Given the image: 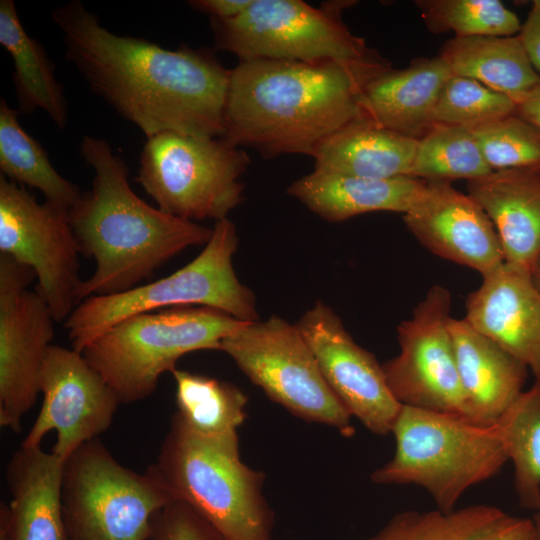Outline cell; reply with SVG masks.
Listing matches in <instances>:
<instances>
[{
  "label": "cell",
  "instance_id": "cell-1",
  "mask_svg": "<svg viewBox=\"0 0 540 540\" xmlns=\"http://www.w3.org/2000/svg\"><path fill=\"white\" fill-rule=\"evenodd\" d=\"M51 19L67 61L146 138L163 132L223 137L230 69L212 52L186 45L169 50L114 34L78 0L53 10Z\"/></svg>",
  "mask_w": 540,
  "mask_h": 540
},
{
  "label": "cell",
  "instance_id": "cell-2",
  "mask_svg": "<svg viewBox=\"0 0 540 540\" xmlns=\"http://www.w3.org/2000/svg\"><path fill=\"white\" fill-rule=\"evenodd\" d=\"M391 64L377 52L360 60L256 59L230 69L222 138L265 157L313 156L319 145L365 116V85Z\"/></svg>",
  "mask_w": 540,
  "mask_h": 540
},
{
  "label": "cell",
  "instance_id": "cell-3",
  "mask_svg": "<svg viewBox=\"0 0 540 540\" xmlns=\"http://www.w3.org/2000/svg\"><path fill=\"white\" fill-rule=\"evenodd\" d=\"M80 151L95 175L69 218L81 254L96 268L82 281L78 304L130 290L186 248L209 241L213 228L169 215L135 194L126 163L106 140L84 136Z\"/></svg>",
  "mask_w": 540,
  "mask_h": 540
},
{
  "label": "cell",
  "instance_id": "cell-4",
  "mask_svg": "<svg viewBox=\"0 0 540 540\" xmlns=\"http://www.w3.org/2000/svg\"><path fill=\"white\" fill-rule=\"evenodd\" d=\"M150 467L173 499L193 507L225 540H272L265 475L242 462L237 432L202 435L176 412Z\"/></svg>",
  "mask_w": 540,
  "mask_h": 540
},
{
  "label": "cell",
  "instance_id": "cell-5",
  "mask_svg": "<svg viewBox=\"0 0 540 540\" xmlns=\"http://www.w3.org/2000/svg\"><path fill=\"white\" fill-rule=\"evenodd\" d=\"M391 432L395 453L371 480L421 486L443 512L454 510L466 490L495 476L509 460L498 421L486 425L402 405Z\"/></svg>",
  "mask_w": 540,
  "mask_h": 540
},
{
  "label": "cell",
  "instance_id": "cell-6",
  "mask_svg": "<svg viewBox=\"0 0 540 540\" xmlns=\"http://www.w3.org/2000/svg\"><path fill=\"white\" fill-rule=\"evenodd\" d=\"M239 238L228 218L216 221L201 253L174 273L113 295L81 301L65 320L72 349H83L119 321L172 307L204 306L243 322L259 320L254 293L237 278L233 256Z\"/></svg>",
  "mask_w": 540,
  "mask_h": 540
},
{
  "label": "cell",
  "instance_id": "cell-7",
  "mask_svg": "<svg viewBox=\"0 0 540 540\" xmlns=\"http://www.w3.org/2000/svg\"><path fill=\"white\" fill-rule=\"evenodd\" d=\"M248 322L204 306H181L127 317L90 342L82 355L120 403L149 397L160 376L183 355L220 350L224 338Z\"/></svg>",
  "mask_w": 540,
  "mask_h": 540
},
{
  "label": "cell",
  "instance_id": "cell-8",
  "mask_svg": "<svg viewBox=\"0 0 540 540\" xmlns=\"http://www.w3.org/2000/svg\"><path fill=\"white\" fill-rule=\"evenodd\" d=\"M172 499L151 467L143 474L124 467L98 438L64 462L68 540H147L152 517Z\"/></svg>",
  "mask_w": 540,
  "mask_h": 540
},
{
  "label": "cell",
  "instance_id": "cell-9",
  "mask_svg": "<svg viewBox=\"0 0 540 540\" xmlns=\"http://www.w3.org/2000/svg\"><path fill=\"white\" fill-rule=\"evenodd\" d=\"M250 159L224 138L163 132L148 137L136 182L161 211L190 221L228 218L243 201Z\"/></svg>",
  "mask_w": 540,
  "mask_h": 540
},
{
  "label": "cell",
  "instance_id": "cell-10",
  "mask_svg": "<svg viewBox=\"0 0 540 540\" xmlns=\"http://www.w3.org/2000/svg\"><path fill=\"white\" fill-rule=\"evenodd\" d=\"M352 3L332 1L316 8L302 0H252L235 18H211L215 47L240 61L364 59L376 51L341 19Z\"/></svg>",
  "mask_w": 540,
  "mask_h": 540
},
{
  "label": "cell",
  "instance_id": "cell-11",
  "mask_svg": "<svg viewBox=\"0 0 540 540\" xmlns=\"http://www.w3.org/2000/svg\"><path fill=\"white\" fill-rule=\"evenodd\" d=\"M220 350L265 394L293 415L350 437L351 414L325 381L298 327L278 316L248 322Z\"/></svg>",
  "mask_w": 540,
  "mask_h": 540
},
{
  "label": "cell",
  "instance_id": "cell-12",
  "mask_svg": "<svg viewBox=\"0 0 540 540\" xmlns=\"http://www.w3.org/2000/svg\"><path fill=\"white\" fill-rule=\"evenodd\" d=\"M0 253L29 266L36 290L56 322L65 321L78 305L80 248L69 210L39 203L24 186L0 174Z\"/></svg>",
  "mask_w": 540,
  "mask_h": 540
},
{
  "label": "cell",
  "instance_id": "cell-13",
  "mask_svg": "<svg viewBox=\"0 0 540 540\" xmlns=\"http://www.w3.org/2000/svg\"><path fill=\"white\" fill-rule=\"evenodd\" d=\"M450 309L449 290L430 287L412 316L397 326L400 353L382 369L400 404L470 419L449 331Z\"/></svg>",
  "mask_w": 540,
  "mask_h": 540
},
{
  "label": "cell",
  "instance_id": "cell-14",
  "mask_svg": "<svg viewBox=\"0 0 540 540\" xmlns=\"http://www.w3.org/2000/svg\"><path fill=\"white\" fill-rule=\"evenodd\" d=\"M35 277L29 266L0 253V425L15 433L40 393L56 322L40 293L28 290Z\"/></svg>",
  "mask_w": 540,
  "mask_h": 540
},
{
  "label": "cell",
  "instance_id": "cell-15",
  "mask_svg": "<svg viewBox=\"0 0 540 540\" xmlns=\"http://www.w3.org/2000/svg\"><path fill=\"white\" fill-rule=\"evenodd\" d=\"M43 402L22 446H40L43 437L57 434L52 453L66 461L79 447L105 430L120 403L101 375L74 349L51 345L40 376Z\"/></svg>",
  "mask_w": 540,
  "mask_h": 540
},
{
  "label": "cell",
  "instance_id": "cell-16",
  "mask_svg": "<svg viewBox=\"0 0 540 540\" xmlns=\"http://www.w3.org/2000/svg\"><path fill=\"white\" fill-rule=\"evenodd\" d=\"M296 326L325 381L351 416L374 434L391 432L402 404L392 394L375 356L355 343L341 319L321 301Z\"/></svg>",
  "mask_w": 540,
  "mask_h": 540
},
{
  "label": "cell",
  "instance_id": "cell-17",
  "mask_svg": "<svg viewBox=\"0 0 540 540\" xmlns=\"http://www.w3.org/2000/svg\"><path fill=\"white\" fill-rule=\"evenodd\" d=\"M403 221L433 254L486 276L504 254L496 229L481 206L449 181H427L424 195Z\"/></svg>",
  "mask_w": 540,
  "mask_h": 540
},
{
  "label": "cell",
  "instance_id": "cell-18",
  "mask_svg": "<svg viewBox=\"0 0 540 540\" xmlns=\"http://www.w3.org/2000/svg\"><path fill=\"white\" fill-rule=\"evenodd\" d=\"M464 317L540 378V292L530 272L504 263L482 277L465 303Z\"/></svg>",
  "mask_w": 540,
  "mask_h": 540
},
{
  "label": "cell",
  "instance_id": "cell-19",
  "mask_svg": "<svg viewBox=\"0 0 540 540\" xmlns=\"http://www.w3.org/2000/svg\"><path fill=\"white\" fill-rule=\"evenodd\" d=\"M64 461L20 446L6 469L11 500L1 504L0 540H68L61 488Z\"/></svg>",
  "mask_w": 540,
  "mask_h": 540
},
{
  "label": "cell",
  "instance_id": "cell-20",
  "mask_svg": "<svg viewBox=\"0 0 540 540\" xmlns=\"http://www.w3.org/2000/svg\"><path fill=\"white\" fill-rule=\"evenodd\" d=\"M449 331L469 417L494 424L523 392L528 368L465 318L451 317Z\"/></svg>",
  "mask_w": 540,
  "mask_h": 540
},
{
  "label": "cell",
  "instance_id": "cell-21",
  "mask_svg": "<svg viewBox=\"0 0 540 540\" xmlns=\"http://www.w3.org/2000/svg\"><path fill=\"white\" fill-rule=\"evenodd\" d=\"M499 236L505 263L530 272L540 253V171L506 169L467 182Z\"/></svg>",
  "mask_w": 540,
  "mask_h": 540
},
{
  "label": "cell",
  "instance_id": "cell-22",
  "mask_svg": "<svg viewBox=\"0 0 540 540\" xmlns=\"http://www.w3.org/2000/svg\"><path fill=\"white\" fill-rule=\"evenodd\" d=\"M451 75L439 56L413 59L403 69L389 67L365 85L363 113L380 126L419 140L435 124L437 100Z\"/></svg>",
  "mask_w": 540,
  "mask_h": 540
},
{
  "label": "cell",
  "instance_id": "cell-23",
  "mask_svg": "<svg viewBox=\"0 0 540 540\" xmlns=\"http://www.w3.org/2000/svg\"><path fill=\"white\" fill-rule=\"evenodd\" d=\"M426 186L427 181L409 176L376 179L313 170L294 181L288 193L322 219L341 222L375 211L405 214Z\"/></svg>",
  "mask_w": 540,
  "mask_h": 540
},
{
  "label": "cell",
  "instance_id": "cell-24",
  "mask_svg": "<svg viewBox=\"0 0 540 540\" xmlns=\"http://www.w3.org/2000/svg\"><path fill=\"white\" fill-rule=\"evenodd\" d=\"M417 140L359 117L324 140L313 154L314 170L387 179L409 176Z\"/></svg>",
  "mask_w": 540,
  "mask_h": 540
},
{
  "label": "cell",
  "instance_id": "cell-25",
  "mask_svg": "<svg viewBox=\"0 0 540 540\" xmlns=\"http://www.w3.org/2000/svg\"><path fill=\"white\" fill-rule=\"evenodd\" d=\"M366 540H538L533 519L486 504L395 514Z\"/></svg>",
  "mask_w": 540,
  "mask_h": 540
},
{
  "label": "cell",
  "instance_id": "cell-26",
  "mask_svg": "<svg viewBox=\"0 0 540 540\" xmlns=\"http://www.w3.org/2000/svg\"><path fill=\"white\" fill-rule=\"evenodd\" d=\"M0 44L13 61L18 111H44L58 129L68 122V106L55 67L43 45L28 35L13 0L0 1Z\"/></svg>",
  "mask_w": 540,
  "mask_h": 540
},
{
  "label": "cell",
  "instance_id": "cell-27",
  "mask_svg": "<svg viewBox=\"0 0 540 540\" xmlns=\"http://www.w3.org/2000/svg\"><path fill=\"white\" fill-rule=\"evenodd\" d=\"M453 75L470 78L509 96L540 86L518 35L454 37L438 55Z\"/></svg>",
  "mask_w": 540,
  "mask_h": 540
},
{
  "label": "cell",
  "instance_id": "cell-28",
  "mask_svg": "<svg viewBox=\"0 0 540 540\" xmlns=\"http://www.w3.org/2000/svg\"><path fill=\"white\" fill-rule=\"evenodd\" d=\"M19 111L0 101V170L7 179L38 189L45 201L70 210L80 200L79 188L61 176L41 144L18 120Z\"/></svg>",
  "mask_w": 540,
  "mask_h": 540
},
{
  "label": "cell",
  "instance_id": "cell-29",
  "mask_svg": "<svg viewBox=\"0 0 540 540\" xmlns=\"http://www.w3.org/2000/svg\"><path fill=\"white\" fill-rule=\"evenodd\" d=\"M177 413L195 432H237L246 418L247 396L235 385L205 375L174 369Z\"/></svg>",
  "mask_w": 540,
  "mask_h": 540
},
{
  "label": "cell",
  "instance_id": "cell-30",
  "mask_svg": "<svg viewBox=\"0 0 540 540\" xmlns=\"http://www.w3.org/2000/svg\"><path fill=\"white\" fill-rule=\"evenodd\" d=\"M509 460L515 467V490L523 507L540 511V378L522 392L499 418Z\"/></svg>",
  "mask_w": 540,
  "mask_h": 540
},
{
  "label": "cell",
  "instance_id": "cell-31",
  "mask_svg": "<svg viewBox=\"0 0 540 540\" xmlns=\"http://www.w3.org/2000/svg\"><path fill=\"white\" fill-rule=\"evenodd\" d=\"M491 171L467 128L435 123L417 140L410 177L425 181H469Z\"/></svg>",
  "mask_w": 540,
  "mask_h": 540
},
{
  "label": "cell",
  "instance_id": "cell-32",
  "mask_svg": "<svg viewBox=\"0 0 540 540\" xmlns=\"http://www.w3.org/2000/svg\"><path fill=\"white\" fill-rule=\"evenodd\" d=\"M416 6L432 33L455 37L515 36L521 29L517 15L498 0H417Z\"/></svg>",
  "mask_w": 540,
  "mask_h": 540
},
{
  "label": "cell",
  "instance_id": "cell-33",
  "mask_svg": "<svg viewBox=\"0 0 540 540\" xmlns=\"http://www.w3.org/2000/svg\"><path fill=\"white\" fill-rule=\"evenodd\" d=\"M492 171H540V128L517 114L467 128Z\"/></svg>",
  "mask_w": 540,
  "mask_h": 540
},
{
  "label": "cell",
  "instance_id": "cell-34",
  "mask_svg": "<svg viewBox=\"0 0 540 540\" xmlns=\"http://www.w3.org/2000/svg\"><path fill=\"white\" fill-rule=\"evenodd\" d=\"M515 102L480 82L456 75L444 84L434 110V123L471 128L515 114Z\"/></svg>",
  "mask_w": 540,
  "mask_h": 540
},
{
  "label": "cell",
  "instance_id": "cell-35",
  "mask_svg": "<svg viewBox=\"0 0 540 540\" xmlns=\"http://www.w3.org/2000/svg\"><path fill=\"white\" fill-rule=\"evenodd\" d=\"M149 540H225L189 504L172 499L151 520Z\"/></svg>",
  "mask_w": 540,
  "mask_h": 540
},
{
  "label": "cell",
  "instance_id": "cell-36",
  "mask_svg": "<svg viewBox=\"0 0 540 540\" xmlns=\"http://www.w3.org/2000/svg\"><path fill=\"white\" fill-rule=\"evenodd\" d=\"M517 35L534 69L540 72V0L533 1Z\"/></svg>",
  "mask_w": 540,
  "mask_h": 540
},
{
  "label": "cell",
  "instance_id": "cell-37",
  "mask_svg": "<svg viewBox=\"0 0 540 540\" xmlns=\"http://www.w3.org/2000/svg\"><path fill=\"white\" fill-rule=\"evenodd\" d=\"M252 0H192L189 5L196 11L216 19H232L240 15Z\"/></svg>",
  "mask_w": 540,
  "mask_h": 540
},
{
  "label": "cell",
  "instance_id": "cell-38",
  "mask_svg": "<svg viewBox=\"0 0 540 540\" xmlns=\"http://www.w3.org/2000/svg\"><path fill=\"white\" fill-rule=\"evenodd\" d=\"M510 97L515 102V114L540 128V86Z\"/></svg>",
  "mask_w": 540,
  "mask_h": 540
},
{
  "label": "cell",
  "instance_id": "cell-39",
  "mask_svg": "<svg viewBox=\"0 0 540 540\" xmlns=\"http://www.w3.org/2000/svg\"><path fill=\"white\" fill-rule=\"evenodd\" d=\"M530 278L534 287L540 292V253L530 269Z\"/></svg>",
  "mask_w": 540,
  "mask_h": 540
},
{
  "label": "cell",
  "instance_id": "cell-40",
  "mask_svg": "<svg viewBox=\"0 0 540 540\" xmlns=\"http://www.w3.org/2000/svg\"><path fill=\"white\" fill-rule=\"evenodd\" d=\"M533 521L537 529L538 540H540V511L536 512Z\"/></svg>",
  "mask_w": 540,
  "mask_h": 540
}]
</instances>
